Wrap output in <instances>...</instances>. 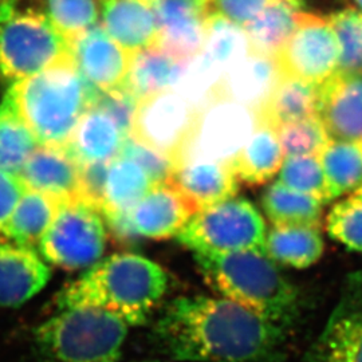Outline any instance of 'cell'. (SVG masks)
<instances>
[{
    "label": "cell",
    "mask_w": 362,
    "mask_h": 362,
    "mask_svg": "<svg viewBox=\"0 0 362 362\" xmlns=\"http://www.w3.org/2000/svg\"><path fill=\"white\" fill-rule=\"evenodd\" d=\"M351 3V7L362 13V0H348Z\"/></svg>",
    "instance_id": "obj_47"
},
{
    "label": "cell",
    "mask_w": 362,
    "mask_h": 362,
    "mask_svg": "<svg viewBox=\"0 0 362 362\" xmlns=\"http://www.w3.org/2000/svg\"><path fill=\"white\" fill-rule=\"evenodd\" d=\"M105 31L129 54L158 46V26L151 4L141 0H103Z\"/></svg>",
    "instance_id": "obj_21"
},
{
    "label": "cell",
    "mask_w": 362,
    "mask_h": 362,
    "mask_svg": "<svg viewBox=\"0 0 362 362\" xmlns=\"http://www.w3.org/2000/svg\"><path fill=\"white\" fill-rule=\"evenodd\" d=\"M194 258L208 285L224 298L286 329L297 318L298 290L266 252H194Z\"/></svg>",
    "instance_id": "obj_4"
},
{
    "label": "cell",
    "mask_w": 362,
    "mask_h": 362,
    "mask_svg": "<svg viewBox=\"0 0 362 362\" xmlns=\"http://www.w3.org/2000/svg\"><path fill=\"white\" fill-rule=\"evenodd\" d=\"M284 160L285 153L276 129L258 122L245 146L231 160V167L238 180L263 184L281 170Z\"/></svg>",
    "instance_id": "obj_24"
},
{
    "label": "cell",
    "mask_w": 362,
    "mask_h": 362,
    "mask_svg": "<svg viewBox=\"0 0 362 362\" xmlns=\"http://www.w3.org/2000/svg\"><path fill=\"white\" fill-rule=\"evenodd\" d=\"M98 212L81 199L64 202L39 242L45 260L67 272L97 264L106 247V228Z\"/></svg>",
    "instance_id": "obj_8"
},
{
    "label": "cell",
    "mask_w": 362,
    "mask_h": 362,
    "mask_svg": "<svg viewBox=\"0 0 362 362\" xmlns=\"http://www.w3.org/2000/svg\"><path fill=\"white\" fill-rule=\"evenodd\" d=\"M199 116L179 93L160 91L137 101L129 136L177 163L194 137Z\"/></svg>",
    "instance_id": "obj_9"
},
{
    "label": "cell",
    "mask_w": 362,
    "mask_h": 362,
    "mask_svg": "<svg viewBox=\"0 0 362 362\" xmlns=\"http://www.w3.org/2000/svg\"><path fill=\"white\" fill-rule=\"evenodd\" d=\"M168 276L153 260L118 252L100 260L66 286L58 298L64 309L93 308L109 311L129 326L141 325L164 297Z\"/></svg>",
    "instance_id": "obj_2"
},
{
    "label": "cell",
    "mask_w": 362,
    "mask_h": 362,
    "mask_svg": "<svg viewBox=\"0 0 362 362\" xmlns=\"http://www.w3.org/2000/svg\"><path fill=\"white\" fill-rule=\"evenodd\" d=\"M93 105H97L104 109L105 112H107L116 119L125 136H129L132 119L137 106V100L130 93L124 89L100 91L95 103Z\"/></svg>",
    "instance_id": "obj_41"
},
{
    "label": "cell",
    "mask_w": 362,
    "mask_h": 362,
    "mask_svg": "<svg viewBox=\"0 0 362 362\" xmlns=\"http://www.w3.org/2000/svg\"><path fill=\"white\" fill-rule=\"evenodd\" d=\"M38 145L6 91L0 103V170L18 175Z\"/></svg>",
    "instance_id": "obj_33"
},
{
    "label": "cell",
    "mask_w": 362,
    "mask_h": 362,
    "mask_svg": "<svg viewBox=\"0 0 362 362\" xmlns=\"http://www.w3.org/2000/svg\"><path fill=\"white\" fill-rule=\"evenodd\" d=\"M27 187L19 175L0 170V233H4Z\"/></svg>",
    "instance_id": "obj_43"
},
{
    "label": "cell",
    "mask_w": 362,
    "mask_h": 362,
    "mask_svg": "<svg viewBox=\"0 0 362 362\" xmlns=\"http://www.w3.org/2000/svg\"><path fill=\"white\" fill-rule=\"evenodd\" d=\"M158 46L177 61L199 55L206 39L207 13L197 0H156Z\"/></svg>",
    "instance_id": "obj_17"
},
{
    "label": "cell",
    "mask_w": 362,
    "mask_h": 362,
    "mask_svg": "<svg viewBox=\"0 0 362 362\" xmlns=\"http://www.w3.org/2000/svg\"><path fill=\"white\" fill-rule=\"evenodd\" d=\"M320 85L281 74L267 103L257 115L258 122L274 129L317 117Z\"/></svg>",
    "instance_id": "obj_23"
},
{
    "label": "cell",
    "mask_w": 362,
    "mask_h": 362,
    "mask_svg": "<svg viewBox=\"0 0 362 362\" xmlns=\"http://www.w3.org/2000/svg\"><path fill=\"white\" fill-rule=\"evenodd\" d=\"M136 161L149 175L155 185L168 184L169 179L175 169V160L163 155L155 149L136 141L128 136L122 144L119 155Z\"/></svg>",
    "instance_id": "obj_40"
},
{
    "label": "cell",
    "mask_w": 362,
    "mask_h": 362,
    "mask_svg": "<svg viewBox=\"0 0 362 362\" xmlns=\"http://www.w3.org/2000/svg\"><path fill=\"white\" fill-rule=\"evenodd\" d=\"M70 55L83 79L100 91L121 89L130 55L103 26L91 27L70 42Z\"/></svg>",
    "instance_id": "obj_14"
},
{
    "label": "cell",
    "mask_w": 362,
    "mask_h": 362,
    "mask_svg": "<svg viewBox=\"0 0 362 362\" xmlns=\"http://www.w3.org/2000/svg\"><path fill=\"white\" fill-rule=\"evenodd\" d=\"M303 362H362V270L346 275L336 306Z\"/></svg>",
    "instance_id": "obj_11"
},
{
    "label": "cell",
    "mask_w": 362,
    "mask_h": 362,
    "mask_svg": "<svg viewBox=\"0 0 362 362\" xmlns=\"http://www.w3.org/2000/svg\"><path fill=\"white\" fill-rule=\"evenodd\" d=\"M266 224L257 207L235 196L197 211L176 238L194 254H228L266 252Z\"/></svg>",
    "instance_id": "obj_6"
},
{
    "label": "cell",
    "mask_w": 362,
    "mask_h": 362,
    "mask_svg": "<svg viewBox=\"0 0 362 362\" xmlns=\"http://www.w3.org/2000/svg\"><path fill=\"white\" fill-rule=\"evenodd\" d=\"M257 124V115L246 106L216 100L200 113L194 137L182 155L231 161L248 141Z\"/></svg>",
    "instance_id": "obj_12"
},
{
    "label": "cell",
    "mask_w": 362,
    "mask_h": 362,
    "mask_svg": "<svg viewBox=\"0 0 362 362\" xmlns=\"http://www.w3.org/2000/svg\"><path fill=\"white\" fill-rule=\"evenodd\" d=\"M330 238L351 251L362 252V197L357 194L338 202L326 218Z\"/></svg>",
    "instance_id": "obj_38"
},
{
    "label": "cell",
    "mask_w": 362,
    "mask_h": 362,
    "mask_svg": "<svg viewBox=\"0 0 362 362\" xmlns=\"http://www.w3.org/2000/svg\"><path fill=\"white\" fill-rule=\"evenodd\" d=\"M50 269L31 247L0 245V308H18L38 296Z\"/></svg>",
    "instance_id": "obj_20"
},
{
    "label": "cell",
    "mask_w": 362,
    "mask_h": 362,
    "mask_svg": "<svg viewBox=\"0 0 362 362\" xmlns=\"http://www.w3.org/2000/svg\"><path fill=\"white\" fill-rule=\"evenodd\" d=\"M141 1H144V3H146V4H153L156 0H141Z\"/></svg>",
    "instance_id": "obj_48"
},
{
    "label": "cell",
    "mask_w": 362,
    "mask_h": 362,
    "mask_svg": "<svg viewBox=\"0 0 362 362\" xmlns=\"http://www.w3.org/2000/svg\"><path fill=\"white\" fill-rule=\"evenodd\" d=\"M286 1L298 11H305L306 6H308V0H286Z\"/></svg>",
    "instance_id": "obj_44"
},
{
    "label": "cell",
    "mask_w": 362,
    "mask_h": 362,
    "mask_svg": "<svg viewBox=\"0 0 362 362\" xmlns=\"http://www.w3.org/2000/svg\"><path fill=\"white\" fill-rule=\"evenodd\" d=\"M194 214L188 199L170 184L156 185L127 211L134 235L153 240L176 238Z\"/></svg>",
    "instance_id": "obj_16"
},
{
    "label": "cell",
    "mask_w": 362,
    "mask_h": 362,
    "mask_svg": "<svg viewBox=\"0 0 362 362\" xmlns=\"http://www.w3.org/2000/svg\"><path fill=\"white\" fill-rule=\"evenodd\" d=\"M298 10L286 0H274L258 16L243 26L251 52L275 58L294 33Z\"/></svg>",
    "instance_id": "obj_31"
},
{
    "label": "cell",
    "mask_w": 362,
    "mask_h": 362,
    "mask_svg": "<svg viewBox=\"0 0 362 362\" xmlns=\"http://www.w3.org/2000/svg\"><path fill=\"white\" fill-rule=\"evenodd\" d=\"M153 187V181L141 165L130 158L117 156L107 165L101 212L106 216L129 211Z\"/></svg>",
    "instance_id": "obj_27"
},
{
    "label": "cell",
    "mask_w": 362,
    "mask_h": 362,
    "mask_svg": "<svg viewBox=\"0 0 362 362\" xmlns=\"http://www.w3.org/2000/svg\"><path fill=\"white\" fill-rule=\"evenodd\" d=\"M18 175L28 189L61 202L79 199L81 165L64 146L38 145Z\"/></svg>",
    "instance_id": "obj_19"
},
{
    "label": "cell",
    "mask_w": 362,
    "mask_h": 362,
    "mask_svg": "<svg viewBox=\"0 0 362 362\" xmlns=\"http://www.w3.org/2000/svg\"><path fill=\"white\" fill-rule=\"evenodd\" d=\"M7 91L37 143L64 148L100 94L79 74L71 57L13 82Z\"/></svg>",
    "instance_id": "obj_3"
},
{
    "label": "cell",
    "mask_w": 362,
    "mask_h": 362,
    "mask_svg": "<svg viewBox=\"0 0 362 362\" xmlns=\"http://www.w3.org/2000/svg\"><path fill=\"white\" fill-rule=\"evenodd\" d=\"M324 169L330 202L362 187V140H329L317 155Z\"/></svg>",
    "instance_id": "obj_28"
},
{
    "label": "cell",
    "mask_w": 362,
    "mask_h": 362,
    "mask_svg": "<svg viewBox=\"0 0 362 362\" xmlns=\"http://www.w3.org/2000/svg\"><path fill=\"white\" fill-rule=\"evenodd\" d=\"M197 3L200 4V7H202L208 15L209 10H211V6H212V3H214V0H197Z\"/></svg>",
    "instance_id": "obj_45"
},
{
    "label": "cell",
    "mask_w": 362,
    "mask_h": 362,
    "mask_svg": "<svg viewBox=\"0 0 362 362\" xmlns=\"http://www.w3.org/2000/svg\"><path fill=\"white\" fill-rule=\"evenodd\" d=\"M262 207L272 226L320 227L324 203L275 181L262 196Z\"/></svg>",
    "instance_id": "obj_30"
},
{
    "label": "cell",
    "mask_w": 362,
    "mask_h": 362,
    "mask_svg": "<svg viewBox=\"0 0 362 362\" xmlns=\"http://www.w3.org/2000/svg\"><path fill=\"white\" fill-rule=\"evenodd\" d=\"M354 194H357L358 196H361L362 197V187L360 188V189H358V191H357V192H354Z\"/></svg>",
    "instance_id": "obj_49"
},
{
    "label": "cell",
    "mask_w": 362,
    "mask_h": 362,
    "mask_svg": "<svg viewBox=\"0 0 362 362\" xmlns=\"http://www.w3.org/2000/svg\"><path fill=\"white\" fill-rule=\"evenodd\" d=\"M279 78L281 71L275 58L251 52L223 73L216 98L243 105L258 115Z\"/></svg>",
    "instance_id": "obj_18"
},
{
    "label": "cell",
    "mask_w": 362,
    "mask_h": 362,
    "mask_svg": "<svg viewBox=\"0 0 362 362\" xmlns=\"http://www.w3.org/2000/svg\"><path fill=\"white\" fill-rule=\"evenodd\" d=\"M251 52L245 28L220 13H209L202 54L223 74Z\"/></svg>",
    "instance_id": "obj_32"
},
{
    "label": "cell",
    "mask_w": 362,
    "mask_h": 362,
    "mask_svg": "<svg viewBox=\"0 0 362 362\" xmlns=\"http://www.w3.org/2000/svg\"><path fill=\"white\" fill-rule=\"evenodd\" d=\"M339 45L337 70H362V13L353 7L342 8L327 16Z\"/></svg>",
    "instance_id": "obj_36"
},
{
    "label": "cell",
    "mask_w": 362,
    "mask_h": 362,
    "mask_svg": "<svg viewBox=\"0 0 362 362\" xmlns=\"http://www.w3.org/2000/svg\"><path fill=\"white\" fill-rule=\"evenodd\" d=\"M62 203L50 194L27 188L3 233L22 246L39 245Z\"/></svg>",
    "instance_id": "obj_29"
},
{
    "label": "cell",
    "mask_w": 362,
    "mask_h": 362,
    "mask_svg": "<svg viewBox=\"0 0 362 362\" xmlns=\"http://www.w3.org/2000/svg\"><path fill=\"white\" fill-rule=\"evenodd\" d=\"M125 139L127 136L116 119L100 106L93 105L78 121L65 148L83 167L116 158Z\"/></svg>",
    "instance_id": "obj_22"
},
{
    "label": "cell",
    "mask_w": 362,
    "mask_h": 362,
    "mask_svg": "<svg viewBox=\"0 0 362 362\" xmlns=\"http://www.w3.org/2000/svg\"><path fill=\"white\" fill-rule=\"evenodd\" d=\"M221 73L200 52L189 59L181 61L172 90L202 113L216 98V88Z\"/></svg>",
    "instance_id": "obj_34"
},
{
    "label": "cell",
    "mask_w": 362,
    "mask_h": 362,
    "mask_svg": "<svg viewBox=\"0 0 362 362\" xmlns=\"http://www.w3.org/2000/svg\"><path fill=\"white\" fill-rule=\"evenodd\" d=\"M281 74L321 85L339 62V45L327 16L298 13L297 27L275 55Z\"/></svg>",
    "instance_id": "obj_10"
},
{
    "label": "cell",
    "mask_w": 362,
    "mask_h": 362,
    "mask_svg": "<svg viewBox=\"0 0 362 362\" xmlns=\"http://www.w3.org/2000/svg\"><path fill=\"white\" fill-rule=\"evenodd\" d=\"M71 57L70 40L46 13L15 11L0 22V78L18 82Z\"/></svg>",
    "instance_id": "obj_7"
},
{
    "label": "cell",
    "mask_w": 362,
    "mask_h": 362,
    "mask_svg": "<svg viewBox=\"0 0 362 362\" xmlns=\"http://www.w3.org/2000/svg\"><path fill=\"white\" fill-rule=\"evenodd\" d=\"M168 184L188 199L196 212L230 200L239 191L231 161L194 155L181 156Z\"/></svg>",
    "instance_id": "obj_15"
},
{
    "label": "cell",
    "mask_w": 362,
    "mask_h": 362,
    "mask_svg": "<svg viewBox=\"0 0 362 362\" xmlns=\"http://www.w3.org/2000/svg\"><path fill=\"white\" fill-rule=\"evenodd\" d=\"M19 0H0V7H7V8H16V3Z\"/></svg>",
    "instance_id": "obj_46"
},
{
    "label": "cell",
    "mask_w": 362,
    "mask_h": 362,
    "mask_svg": "<svg viewBox=\"0 0 362 362\" xmlns=\"http://www.w3.org/2000/svg\"><path fill=\"white\" fill-rule=\"evenodd\" d=\"M286 327L227 298L173 299L156 325V337L180 362H272Z\"/></svg>",
    "instance_id": "obj_1"
},
{
    "label": "cell",
    "mask_w": 362,
    "mask_h": 362,
    "mask_svg": "<svg viewBox=\"0 0 362 362\" xmlns=\"http://www.w3.org/2000/svg\"><path fill=\"white\" fill-rule=\"evenodd\" d=\"M317 118L330 140H362V70H336L318 88Z\"/></svg>",
    "instance_id": "obj_13"
},
{
    "label": "cell",
    "mask_w": 362,
    "mask_h": 362,
    "mask_svg": "<svg viewBox=\"0 0 362 362\" xmlns=\"http://www.w3.org/2000/svg\"><path fill=\"white\" fill-rule=\"evenodd\" d=\"M266 255L276 263L294 269H308L324 254L320 227L272 226L266 235Z\"/></svg>",
    "instance_id": "obj_25"
},
{
    "label": "cell",
    "mask_w": 362,
    "mask_h": 362,
    "mask_svg": "<svg viewBox=\"0 0 362 362\" xmlns=\"http://www.w3.org/2000/svg\"><path fill=\"white\" fill-rule=\"evenodd\" d=\"M54 27L70 42L95 26L100 8L95 0H47V13Z\"/></svg>",
    "instance_id": "obj_37"
},
{
    "label": "cell",
    "mask_w": 362,
    "mask_h": 362,
    "mask_svg": "<svg viewBox=\"0 0 362 362\" xmlns=\"http://www.w3.org/2000/svg\"><path fill=\"white\" fill-rule=\"evenodd\" d=\"M180 62L160 46L133 52L121 89L130 93L137 101L156 93L172 89Z\"/></svg>",
    "instance_id": "obj_26"
},
{
    "label": "cell",
    "mask_w": 362,
    "mask_h": 362,
    "mask_svg": "<svg viewBox=\"0 0 362 362\" xmlns=\"http://www.w3.org/2000/svg\"><path fill=\"white\" fill-rule=\"evenodd\" d=\"M274 0H214L209 13H220L239 26L258 16Z\"/></svg>",
    "instance_id": "obj_42"
},
{
    "label": "cell",
    "mask_w": 362,
    "mask_h": 362,
    "mask_svg": "<svg viewBox=\"0 0 362 362\" xmlns=\"http://www.w3.org/2000/svg\"><path fill=\"white\" fill-rule=\"evenodd\" d=\"M278 137L285 157L317 156L330 139L317 117L281 127Z\"/></svg>",
    "instance_id": "obj_39"
},
{
    "label": "cell",
    "mask_w": 362,
    "mask_h": 362,
    "mask_svg": "<svg viewBox=\"0 0 362 362\" xmlns=\"http://www.w3.org/2000/svg\"><path fill=\"white\" fill-rule=\"evenodd\" d=\"M278 181L290 189L321 200L324 204L330 202L326 176L317 156L285 157Z\"/></svg>",
    "instance_id": "obj_35"
},
{
    "label": "cell",
    "mask_w": 362,
    "mask_h": 362,
    "mask_svg": "<svg viewBox=\"0 0 362 362\" xmlns=\"http://www.w3.org/2000/svg\"><path fill=\"white\" fill-rule=\"evenodd\" d=\"M128 327L109 311L64 309L39 326L35 341L43 362H118Z\"/></svg>",
    "instance_id": "obj_5"
},
{
    "label": "cell",
    "mask_w": 362,
    "mask_h": 362,
    "mask_svg": "<svg viewBox=\"0 0 362 362\" xmlns=\"http://www.w3.org/2000/svg\"><path fill=\"white\" fill-rule=\"evenodd\" d=\"M139 362H161V361H139Z\"/></svg>",
    "instance_id": "obj_50"
}]
</instances>
